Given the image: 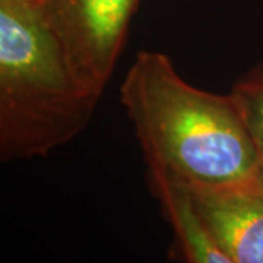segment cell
Returning <instances> with one entry per match:
<instances>
[{
  "label": "cell",
  "mask_w": 263,
  "mask_h": 263,
  "mask_svg": "<svg viewBox=\"0 0 263 263\" xmlns=\"http://www.w3.org/2000/svg\"><path fill=\"white\" fill-rule=\"evenodd\" d=\"M149 187L174 234L176 247L184 262L230 263L208 228L186 183L165 170L148 167Z\"/></svg>",
  "instance_id": "5b68a950"
},
{
  "label": "cell",
  "mask_w": 263,
  "mask_h": 263,
  "mask_svg": "<svg viewBox=\"0 0 263 263\" xmlns=\"http://www.w3.org/2000/svg\"><path fill=\"white\" fill-rule=\"evenodd\" d=\"M27 2H32V3H38V5H44L46 6L51 0H27Z\"/></svg>",
  "instance_id": "52a82bcc"
},
{
  "label": "cell",
  "mask_w": 263,
  "mask_h": 263,
  "mask_svg": "<svg viewBox=\"0 0 263 263\" xmlns=\"http://www.w3.org/2000/svg\"><path fill=\"white\" fill-rule=\"evenodd\" d=\"M139 0H51L46 10L78 72L101 94L122 54Z\"/></svg>",
  "instance_id": "3957f363"
},
{
  "label": "cell",
  "mask_w": 263,
  "mask_h": 263,
  "mask_svg": "<svg viewBox=\"0 0 263 263\" xmlns=\"http://www.w3.org/2000/svg\"><path fill=\"white\" fill-rule=\"evenodd\" d=\"M192 192L228 262L263 263V184L231 192Z\"/></svg>",
  "instance_id": "277c9868"
},
{
  "label": "cell",
  "mask_w": 263,
  "mask_h": 263,
  "mask_svg": "<svg viewBox=\"0 0 263 263\" xmlns=\"http://www.w3.org/2000/svg\"><path fill=\"white\" fill-rule=\"evenodd\" d=\"M230 92L243 111L263 170V60L240 76Z\"/></svg>",
  "instance_id": "8992f818"
},
{
  "label": "cell",
  "mask_w": 263,
  "mask_h": 263,
  "mask_svg": "<svg viewBox=\"0 0 263 263\" xmlns=\"http://www.w3.org/2000/svg\"><path fill=\"white\" fill-rule=\"evenodd\" d=\"M120 103L148 167L168 171L195 192L263 184L262 162L234 95L189 84L167 54H136Z\"/></svg>",
  "instance_id": "6da1fadb"
},
{
  "label": "cell",
  "mask_w": 263,
  "mask_h": 263,
  "mask_svg": "<svg viewBox=\"0 0 263 263\" xmlns=\"http://www.w3.org/2000/svg\"><path fill=\"white\" fill-rule=\"evenodd\" d=\"M101 95L78 72L44 5L0 0V160H32L66 145Z\"/></svg>",
  "instance_id": "7a4b0ae2"
}]
</instances>
